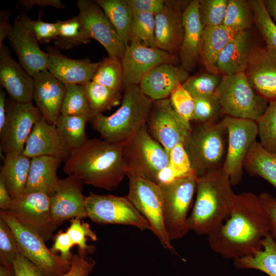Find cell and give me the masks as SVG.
<instances>
[{
  "label": "cell",
  "mask_w": 276,
  "mask_h": 276,
  "mask_svg": "<svg viewBox=\"0 0 276 276\" xmlns=\"http://www.w3.org/2000/svg\"><path fill=\"white\" fill-rule=\"evenodd\" d=\"M146 126L149 134L169 155L176 145H186L192 131L191 123L175 110L169 98L153 101Z\"/></svg>",
  "instance_id": "cell-12"
},
{
  "label": "cell",
  "mask_w": 276,
  "mask_h": 276,
  "mask_svg": "<svg viewBox=\"0 0 276 276\" xmlns=\"http://www.w3.org/2000/svg\"><path fill=\"white\" fill-rule=\"evenodd\" d=\"M263 3L268 13L276 24V0H263Z\"/></svg>",
  "instance_id": "cell-61"
},
{
  "label": "cell",
  "mask_w": 276,
  "mask_h": 276,
  "mask_svg": "<svg viewBox=\"0 0 276 276\" xmlns=\"http://www.w3.org/2000/svg\"><path fill=\"white\" fill-rule=\"evenodd\" d=\"M233 260L238 269H256L269 276H276V243L269 233L263 239L261 249Z\"/></svg>",
  "instance_id": "cell-33"
},
{
  "label": "cell",
  "mask_w": 276,
  "mask_h": 276,
  "mask_svg": "<svg viewBox=\"0 0 276 276\" xmlns=\"http://www.w3.org/2000/svg\"><path fill=\"white\" fill-rule=\"evenodd\" d=\"M74 244L66 231H60L55 236L54 243L50 248L54 254L60 252V256L65 262L71 263L73 254L70 250Z\"/></svg>",
  "instance_id": "cell-53"
},
{
  "label": "cell",
  "mask_w": 276,
  "mask_h": 276,
  "mask_svg": "<svg viewBox=\"0 0 276 276\" xmlns=\"http://www.w3.org/2000/svg\"><path fill=\"white\" fill-rule=\"evenodd\" d=\"M0 276H14L13 268H10L1 265Z\"/></svg>",
  "instance_id": "cell-62"
},
{
  "label": "cell",
  "mask_w": 276,
  "mask_h": 276,
  "mask_svg": "<svg viewBox=\"0 0 276 276\" xmlns=\"http://www.w3.org/2000/svg\"><path fill=\"white\" fill-rule=\"evenodd\" d=\"M223 167L198 177L196 198L188 219L190 231L209 235L229 217L236 194Z\"/></svg>",
  "instance_id": "cell-3"
},
{
  "label": "cell",
  "mask_w": 276,
  "mask_h": 276,
  "mask_svg": "<svg viewBox=\"0 0 276 276\" xmlns=\"http://www.w3.org/2000/svg\"><path fill=\"white\" fill-rule=\"evenodd\" d=\"M91 81L122 92L124 82L121 60L109 56L104 58L99 62Z\"/></svg>",
  "instance_id": "cell-39"
},
{
  "label": "cell",
  "mask_w": 276,
  "mask_h": 276,
  "mask_svg": "<svg viewBox=\"0 0 276 276\" xmlns=\"http://www.w3.org/2000/svg\"><path fill=\"white\" fill-rule=\"evenodd\" d=\"M48 70L65 85H83L91 81L99 64L89 59H73L50 50Z\"/></svg>",
  "instance_id": "cell-26"
},
{
  "label": "cell",
  "mask_w": 276,
  "mask_h": 276,
  "mask_svg": "<svg viewBox=\"0 0 276 276\" xmlns=\"http://www.w3.org/2000/svg\"><path fill=\"white\" fill-rule=\"evenodd\" d=\"M78 16L89 39L99 42L108 56L121 60L126 46L102 9L95 2L79 0Z\"/></svg>",
  "instance_id": "cell-16"
},
{
  "label": "cell",
  "mask_w": 276,
  "mask_h": 276,
  "mask_svg": "<svg viewBox=\"0 0 276 276\" xmlns=\"http://www.w3.org/2000/svg\"><path fill=\"white\" fill-rule=\"evenodd\" d=\"M260 143L268 151L276 153V99L257 121Z\"/></svg>",
  "instance_id": "cell-42"
},
{
  "label": "cell",
  "mask_w": 276,
  "mask_h": 276,
  "mask_svg": "<svg viewBox=\"0 0 276 276\" xmlns=\"http://www.w3.org/2000/svg\"><path fill=\"white\" fill-rule=\"evenodd\" d=\"M66 86L61 114L82 117L88 122L93 118L83 85L71 84Z\"/></svg>",
  "instance_id": "cell-40"
},
{
  "label": "cell",
  "mask_w": 276,
  "mask_h": 276,
  "mask_svg": "<svg viewBox=\"0 0 276 276\" xmlns=\"http://www.w3.org/2000/svg\"><path fill=\"white\" fill-rule=\"evenodd\" d=\"M29 10L34 5L40 7L51 6L57 9H63L65 6L59 0H22L19 1Z\"/></svg>",
  "instance_id": "cell-58"
},
{
  "label": "cell",
  "mask_w": 276,
  "mask_h": 276,
  "mask_svg": "<svg viewBox=\"0 0 276 276\" xmlns=\"http://www.w3.org/2000/svg\"><path fill=\"white\" fill-rule=\"evenodd\" d=\"M156 47L175 55L179 52L183 35L182 12L165 5L155 15Z\"/></svg>",
  "instance_id": "cell-27"
},
{
  "label": "cell",
  "mask_w": 276,
  "mask_h": 276,
  "mask_svg": "<svg viewBox=\"0 0 276 276\" xmlns=\"http://www.w3.org/2000/svg\"><path fill=\"white\" fill-rule=\"evenodd\" d=\"M255 22L250 1L228 0L223 25L227 29L240 33L247 31Z\"/></svg>",
  "instance_id": "cell-37"
},
{
  "label": "cell",
  "mask_w": 276,
  "mask_h": 276,
  "mask_svg": "<svg viewBox=\"0 0 276 276\" xmlns=\"http://www.w3.org/2000/svg\"><path fill=\"white\" fill-rule=\"evenodd\" d=\"M19 251L15 235L7 222L0 217V263L12 268Z\"/></svg>",
  "instance_id": "cell-49"
},
{
  "label": "cell",
  "mask_w": 276,
  "mask_h": 276,
  "mask_svg": "<svg viewBox=\"0 0 276 276\" xmlns=\"http://www.w3.org/2000/svg\"><path fill=\"white\" fill-rule=\"evenodd\" d=\"M169 98L175 110L182 118L191 123L195 107L194 99L182 84L173 89Z\"/></svg>",
  "instance_id": "cell-50"
},
{
  "label": "cell",
  "mask_w": 276,
  "mask_h": 276,
  "mask_svg": "<svg viewBox=\"0 0 276 276\" xmlns=\"http://www.w3.org/2000/svg\"><path fill=\"white\" fill-rule=\"evenodd\" d=\"M41 13H39L37 20H33L25 13L18 15L16 19L41 43H49L56 38L58 35V25L56 22H47L41 19Z\"/></svg>",
  "instance_id": "cell-46"
},
{
  "label": "cell",
  "mask_w": 276,
  "mask_h": 276,
  "mask_svg": "<svg viewBox=\"0 0 276 276\" xmlns=\"http://www.w3.org/2000/svg\"><path fill=\"white\" fill-rule=\"evenodd\" d=\"M0 217L12 229L19 251L37 266L44 276H59L68 271L71 263L53 254L42 237L20 224L9 211L1 210Z\"/></svg>",
  "instance_id": "cell-11"
},
{
  "label": "cell",
  "mask_w": 276,
  "mask_h": 276,
  "mask_svg": "<svg viewBox=\"0 0 276 276\" xmlns=\"http://www.w3.org/2000/svg\"><path fill=\"white\" fill-rule=\"evenodd\" d=\"M62 161L50 156L32 158L24 193L42 192L50 197L53 195L61 179L57 171Z\"/></svg>",
  "instance_id": "cell-28"
},
{
  "label": "cell",
  "mask_w": 276,
  "mask_h": 276,
  "mask_svg": "<svg viewBox=\"0 0 276 276\" xmlns=\"http://www.w3.org/2000/svg\"><path fill=\"white\" fill-rule=\"evenodd\" d=\"M133 12H143L155 15L165 5L164 0H127Z\"/></svg>",
  "instance_id": "cell-56"
},
{
  "label": "cell",
  "mask_w": 276,
  "mask_h": 276,
  "mask_svg": "<svg viewBox=\"0 0 276 276\" xmlns=\"http://www.w3.org/2000/svg\"><path fill=\"white\" fill-rule=\"evenodd\" d=\"M8 211L20 224L45 241L52 238L58 226L51 216L50 196L44 192L24 193L13 199Z\"/></svg>",
  "instance_id": "cell-15"
},
{
  "label": "cell",
  "mask_w": 276,
  "mask_h": 276,
  "mask_svg": "<svg viewBox=\"0 0 276 276\" xmlns=\"http://www.w3.org/2000/svg\"><path fill=\"white\" fill-rule=\"evenodd\" d=\"M2 158L0 176L4 180L11 197L14 199L24 194L31 158L13 152L5 153Z\"/></svg>",
  "instance_id": "cell-31"
},
{
  "label": "cell",
  "mask_w": 276,
  "mask_h": 276,
  "mask_svg": "<svg viewBox=\"0 0 276 276\" xmlns=\"http://www.w3.org/2000/svg\"><path fill=\"white\" fill-rule=\"evenodd\" d=\"M256 23L265 43L276 51V24L268 13L263 0L250 1Z\"/></svg>",
  "instance_id": "cell-47"
},
{
  "label": "cell",
  "mask_w": 276,
  "mask_h": 276,
  "mask_svg": "<svg viewBox=\"0 0 276 276\" xmlns=\"http://www.w3.org/2000/svg\"><path fill=\"white\" fill-rule=\"evenodd\" d=\"M222 120L227 130V150L223 169L233 186L242 180L247 155L259 135L257 122L225 116Z\"/></svg>",
  "instance_id": "cell-13"
},
{
  "label": "cell",
  "mask_w": 276,
  "mask_h": 276,
  "mask_svg": "<svg viewBox=\"0 0 276 276\" xmlns=\"http://www.w3.org/2000/svg\"><path fill=\"white\" fill-rule=\"evenodd\" d=\"M85 206L87 217L96 223L130 225L141 231L151 230L148 221L127 196L91 192L85 196Z\"/></svg>",
  "instance_id": "cell-10"
},
{
  "label": "cell",
  "mask_w": 276,
  "mask_h": 276,
  "mask_svg": "<svg viewBox=\"0 0 276 276\" xmlns=\"http://www.w3.org/2000/svg\"><path fill=\"white\" fill-rule=\"evenodd\" d=\"M195 107L191 122L195 124H215L223 112L216 95L206 98H194Z\"/></svg>",
  "instance_id": "cell-44"
},
{
  "label": "cell",
  "mask_w": 276,
  "mask_h": 276,
  "mask_svg": "<svg viewBox=\"0 0 276 276\" xmlns=\"http://www.w3.org/2000/svg\"><path fill=\"white\" fill-rule=\"evenodd\" d=\"M56 22L58 35L54 39V43L58 48L68 50L89 42L78 15L62 21L58 20Z\"/></svg>",
  "instance_id": "cell-36"
},
{
  "label": "cell",
  "mask_w": 276,
  "mask_h": 276,
  "mask_svg": "<svg viewBox=\"0 0 276 276\" xmlns=\"http://www.w3.org/2000/svg\"><path fill=\"white\" fill-rule=\"evenodd\" d=\"M259 196L268 220L269 234L276 243V198L267 192Z\"/></svg>",
  "instance_id": "cell-55"
},
{
  "label": "cell",
  "mask_w": 276,
  "mask_h": 276,
  "mask_svg": "<svg viewBox=\"0 0 276 276\" xmlns=\"http://www.w3.org/2000/svg\"><path fill=\"white\" fill-rule=\"evenodd\" d=\"M124 145L88 139L80 147L71 150L63 171L82 184L113 190L126 175Z\"/></svg>",
  "instance_id": "cell-2"
},
{
  "label": "cell",
  "mask_w": 276,
  "mask_h": 276,
  "mask_svg": "<svg viewBox=\"0 0 276 276\" xmlns=\"http://www.w3.org/2000/svg\"><path fill=\"white\" fill-rule=\"evenodd\" d=\"M127 176L129 191L126 196L148 221L151 232L164 248L176 254L165 225L163 198L159 185L142 176Z\"/></svg>",
  "instance_id": "cell-9"
},
{
  "label": "cell",
  "mask_w": 276,
  "mask_h": 276,
  "mask_svg": "<svg viewBox=\"0 0 276 276\" xmlns=\"http://www.w3.org/2000/svg\"><path fill=\"white\" fill-rule=\"evenodd\" d=\"M13 199L5 184L3 178L0 176V209L1 210L8 211L11 205Z\"/></svg>",
  "instance_id": "cell-59"
},
{
  "label": "cell",
  "mask_w": 276,
  "mask_h": 276,
  "mask_svg": "<svg viewBox=\"0 0 276 276\" xmlns=\"http://www.w3.org/2000/svg\"><path fill=\"white\" fill-rule=\"evenodd\" d=\"M14 276H44L34 263L18 251L13 262Z\"/></svg>",
  "instance_id": "cell-54"
},
{
  "label": "cell",
  "mask_w": 276,
  "mask_h": 276,
  "mask_svg": "<svg viewBox=\"0 0 276 276\" xmlns=\"http://www.w3.org/2000/svg\"><path fill=\"white\" fill-rule=\"evenodd\" d=\"M86 119L76 116L60 114L56 124V128L66 143L73 150L82 146L87 137Z\"/></svg>",
  "instance_id": "cell-38"
},
{
  "label": "cell",
  "mask_w": 276,
  "mask_h": 276,
  "mask_svg": "<svg viewBox=\"0 0 276 276\" xmlns=\"http://www.w3.org/2000/svg\"><path fill=\"white\" fill-rule=\"evenodd\" d=\"M222 76L213 73L199 74L189 77L183 87L193 98H206L215 95Z\"/></svg>",
  "instance_id": "cell-43"
},
{
  "label": "cell",
  "mask_w": 276,
  "mask_h": 276,
  "mask_svg": "<svg viewBox=\"0 0 276 276\" xmlns=\"http://www.w3.org/2000/svg\"><path fill=\"white\" fill-rule=\"evenodd\" d=\"M0 83L12 100L19 103L33 99L34 78L14 60L4 44L0 47Z\"/></svg>",
  "instance_id": "cell-21"
},
{
  "label": "cell",
  "mask_w": 276,
  "mask_h": 276,
  "mask_svg": "<svg viewBox=\"0 0 276 276\" xmlns=\"http://www.w3.org/2000/svg\"><path fill=\"white\" fill-rule=\"evenodd\" d=\"M240 33L232 31L223 25L203 28L200 62L208 72L217 74L215 63L219 54L226 45Z\"/></svg>",
  "instance_id": "cell-30"
},
{
  "label": "cell",
  "mask_w": 276,
  "mask_h": 276,
  "mask_svg": "<svg viewBox=\"0 0 276 276\" xmlns=\"http://www.w3.org/2000/svg\"><path fill=\"white\" fill-rule=\"evenodd\" d=\"M96 264L95 260L91 258L73 254L70 269L59 276H89Z\"/></svg>",
  "instance_id": "cell-52"
},
{
  "label": "cell",
  "mask_w": 276,
  "mask_h": 276,
  "mask_svg": "<svg viewBox=\"0 0 276 276\" xmlns=\"http://www.w3.org/2000/svg\"><path fill=\"white\" fill-rule=\"evenodd\" d=\"M126 175L142 176L156 183L159 173L169 166V155L143 126L124 147Z\"/></svg>",
  "instance_id": "cell-6"
},
{
  "label": "cell",
  "mask_w": 276,
  "mask_h": 276,
  "mask_svg": "<svg viewBox=\"0 0 276 276\" xmlns=\"http://www.w3.org/2000/svg\"><path fill=\"white\" fill-rule=\"evenodd\" d=\"M81 218H73L70 220V225L66 229V232L71 238L74 245L78 246V254L86 256L88 252L94 249L93 246L86 243L87 238L96 241L98 240L97 235L91 229L88 223L81 221Z\"/></svg>",
  "instance_id": "cell-48"
},
{
  "label": "cell",
  "mask_w": 276,
  "mask_h": 276,
  "mask_svg": "<svg viewBox=\"0 0 276 276\" xmlns=\"http://www.w3.org/2000/svg\"><path fill=\"white\" fill-rule=\"evenodd\" d=\"M249 84L270 102L276 99V51L266 43L254 47L244 72Z\"/></svg>",
  "instance_id": "cell-18"
},
{
  "label": "cell",
  "mask_w": 276,
  "mask_h": 276,
  "mask_svg": "<svg viewBox=\"0 0 276 276\" xmlns=\"http://www.w3.org/2000/svg\"><path fill=\"white\" fill-rule=\"evenodd\" d=\"M227 143V130L222 120L215 124L192 125V131L185 147L192 171L197 177L223 167Z\"/></svg>",
  "instance_id": "cell-5"
},
{
  "label": "cell",
  "mask_w": 276,
  "mask_h": 276,
  "mask_svg": "<svg viewBox=\"0 0 276 276\" xmlns=\"http://www.w3.org/2000/svg\"><path fill=\"white\" fill-rule=\"evenodd\" d=\"M7 117V100L5 91L0 90V131L4 126Z\"/></svg>",
  "instance_id": "cell-60"
},
{
  "label": "cell",
  "mask_w": 276,
  "mask_h": 276,
  "mask_svg": "<svg viewBox=\"0 0 276 276\" xmlns=\"http://www.w3.org/2000/svg\"><path fill=\"white\" fill-rule=\"evenodd\" d=\"M82 183L72 176L61 179L54 194L50 197L51 213L58 226L67 220L87 217Z\"/></svg>",
  "instance_id": "cell-19"
},
{
  "label": "cell",
  "mask_w": 276,
  "mask_h": 276,
  "mask_svg": "<svg viewBox=\"0 0 276 276\" xmlns=\"http://www.w3.org/2000/svg\"><path fill=\"white\" fill-rule=\"evenodd\" d=\"M155 28L154 15L149 13L133 12L130 32V43L157 48Z\"/></svg>",
  "instance_id": "cell-41"
},
{
  "label": "cell",
  "mask_w": 276,
  "mask_h": 276,
  "mask_svg": "<svg viewBox=\"0 0 276 276\" xmlns=\"http://www.w3.org/2000/svg\"><path fill=\"white\" fill-rule=\"evenodd\" d=\"M215 95L226 116L256 122L269 103L255 91L244 73L222 76Z\"/></svg>",
  "instance_id": "cell-8"
},
{
  "label": "cell",
  "mask_w": 276,
  "mask_h": 276,
  "mask_svg": "<svg viewBox=\"0 0 276 276\" xmlns=\"http://www.w3.org/2000/svg\"><path fill=\"white\" fill-rule=\"evenodd\" d=\"M228 0H199L198 12L203 28L223 25Z\"/></svg>",
  "instance_id": "cell-45"
},
{
  "label": "cell",
  "mask_w": 276,
  "mask_h": 276,
  "mask_svg": "<svg viewBox=\"0 0 276 276\" xmlns=\"http://www.w3.org/2000/svg\"><path fill=\"white\" fill-rule=\"evenodd\" d=\"M152 103L139 85H125L121 106L117 111L108 116L97 114L90 122L102 140L126 143L146 125Z\"/></svg>",
  "instance_id": "cell-4"
},
{
  "label": "cell",
  "mask_w": 276,
  "mask_h": 276,
  "mask_svg": "<svg viewBox=\"0 0 276 276\" xmlns=\"http://www.w3.org/2000/svg\"><path fill=\"white\" fill-rule=\"evenodd\" d=\"M121 61L124 86L139 85L143 78L154 68L164 63L175 64L177 58L158 48L130 43L126 47Z\"/></svg>",
  "instance_id": "cell-17"
},
{
  "label": "cell",
  "mask_w": 276,
  "mask_h": 276,
  "mask_svg": "<svg viewBox=\"0 0 276 276\" xmlns=\"http://www.w3.org/2000/svg\"><path fill=\"white\" fill-rule=\"evenodd\" d=\"M269 233L268 220L259 196L244 192L236 194L229 217L208 235V242L214 252L234 260L261 249Z\"/></svg>",
  "instance_id": "cell-1"
},
{
  "label": "cell",
  "mask_w": 276,
  "mask_h": 276,
  "mask_svg": "<svg viewBox=\"0 0 276 276\" xmlns=\"http://www.w3.org/2000/svg\"><path fill=\"white\" fill-rule=\"evenodd\" d=\"M71 150L56 126L49 123L42 117L35 124L22 154L31 158L50 156L65 161L69 157Z\"/></svg>",
  "instance_id": "cell-20"
},
{
  "label": "cell",
  "mask_w": 276,
  "mask_h": 276,
  "mask_svg": "<svg viewBox=\"0 0 276 276\" xmlns=\"http://www.w3.org/2000/svg\"><path fill=\"white\" fill-rule=\"evenodd\" d=\"M8 38L19 63L31 76L48 70L49 54L40 49L38 40L16 18Z\"/></svg>",
  "instance_id": "cell-23"
},
{
  "label": "cell",
  "mask_w": 276,
  "mask_h": 276,
  "mask_svg": "<svg viewBox=\"0 0 276 276\" xmlns=\"http://www.w3.org/2000/svg\"><path fill=\"white\" fill-rule=\"evenodd\" d=\"M189 77L181 66L164 63L149 72L139 84L142 93L153 101L169 98L172 91Z\"/></svg>",
  "instance_id": "cell-25"
},
{
  "label": "cell",
  "mask_w": 276,
  "mask_h": 276,
  "mask_svg": "<svg viewBox=\"0 0 276 276\" xmlns=\"http://www.w3.org/2000/svg\"><path fill=\"white\" fill-rule=\"evenodd\" d=\"M197 178L192 173L158 184L163 198L165 225L171 241L181 239L190 231L188 213L196 193Z\"/></svg>",
  "instance_id": "cell-7"
},
{
  "label": "cell",
  "mask_w": 276,
  "mask_h": 276,
  "mask_svg": "<svg viewBox=\"0 0 276 276\" xmlns=\"http://www.w3.org/2000/svg\"><path fill=\"white\" fill-rule=\"evenodd\" d=\"M33 100L42 117L56 125L61 114L66 86L47 70L34 77Z\"/></svg>",
  "instance_id": "cell-22"
},
{
  "label": "cell",
  "mask_w": 276,
  "mask_h": 276,
  "mask_svg": "<svg viewBox=\"0 0 276 276\" xmlns=\"http://www.w3.org/2000/svg\"><path fill=\"white\" fill-rule=\"evenodd\" d=\"M42 117L32 102L7 101V117L0 131V150L4 153L22 154L27 140L37 121Z\"/></svg>",
  "instance_id": "cell-14"
},
{
  "label": "cell",
  "mask_w": 276,
  "mask_h": 276,
  "mask_svg": "<svg viewBox=\"0 0 276 276\" xmlns=\"http://www.w3.org/2000/svg\"><path fill=\"white\" fill-rule=\"evenodd\" d=\"M199 0L191 1L182 13L183 35L179 52L181 66L188 73L200 62L201 35L203 29L198 12Z\"/></svg>",
  "instance_id": "cell-24"
},
{
  "label": "cell",
  "mask_w": 276,
  "mask_h": 276,
  "mask_svg": "<svg viewBox=\"0 0 276 276\" xmlns=\"http://www.w3.org/2000/svg\"><path fill=\"white\" fill-rule=\"evenodd\" d=\"M125 46L130 43L133 12L127 0H97Z\"/></svg>",
  "instance_id": "cell-34"
},
{
  "label": "cell",
  "mask_w": 276,
  "mask_h": 276,
  "mask_svg": "<svg viewBox=\"0 0 276 276\" xmlns=\"http://www.w3.org/2000/svg\"><path fill=\"white\" fill-rule=\"evenodd\" d=\"M93 117L121 104L122 92L90 81L83 85Z\"/></svg>",
  "instance_id": "cell-35"
},
{
  "label": "cell",
  "mask_w": 276,
  "mask_h": 276,
  "mask_svg": "<svg viewBox=\"0 0 276 276\" xmlns=\"http://www.w3.org/2000/svg\"><path fill=\"white\" fill-rule=\"evenodd\" d=\"M169 166L178 177L194 173L188 154L182 144L176 145L170 151Z\"/></svg>",
  "instance_id": "cell-51"
},
{
  "label": "cell",
  "mask_w": 276,
  "mask_h": 276,
  "mask_svg": "<svg viewBox=\"0 0 276 276\" xmlns=\"http://www.w3.org/2000/svg\"><path fill=\"white\" fill-rule=\"evenodd\" d=\"M253 48L247 31L239 33L219 54L215 63L216 73L225 76L244 73Z\"/></svg>",
  "instance_id": "cell-29"
},
{
  "label": "cell",
  "mask_w": 276,
  "mask_h": 276,
  "mask_svg": "<svg viewBox=\"0 0 276 276\" xmlns=\"http://www.w3.org/2000/svg\"><path fill=\"white\" fill-rule=\"evenodd\" d=\"M11 12L9 10H1L0 13V47L3 44L6 37H8L12 29V25L9 22Z\"/></svg>",
  "instance_id": "cell-57"
},
{
  "label": "cell",
  "mask_w": 276,
  "mask_h": 276,
  "mask_svg": "<svg viewBox=\"0 0 276 276\" xmlns=\"http://www.w3.org/2000/svg\"><path fill=\"white\" fill-rule=\"evenodd\" d=\"M243 167L250 175L263 178L276 189V153L268 151L256 141L247 155Z\"/></svg>",
  "instance_id": "cell-32"
}]
</instances>
